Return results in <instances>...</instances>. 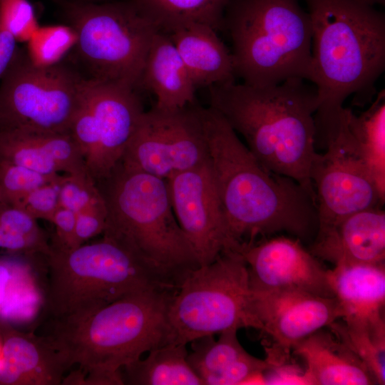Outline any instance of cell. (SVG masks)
Segmentation results:
<instances>
[{
  "label": "cell",
  "instance_id": "6da1fadb",
  "mask_svg": "<svg viewBox=\"0 0 385 385\" xmlns=\"http://www.w3.org/2000/svg\"><path fill=\"white\" fill-rule=\"evenodd\" d=\"M202 116L208 164L229 236L237 250L260 236L278 232L300 240L315 238V198L292 178L265 168L215 110L202 108Z\"/></svg>",
  "mask_w": 385,
  "mask_h": 385
},
{
  "label": "cell",
  "instance_id": "7a4b0ae2",
  "mask_svg": "<svg viewBox=\"0 0 385 385\" xmlns=\"http://www.w3.org/2000/svg\"><path fill=\"white\" fill-rule=\"evenodd\" d=\"M177 289H146L84 316L46 320V337L69 369L62 384H123L120 371L145 351L168 344L167 312Z\"/></svg>",
  "mask_w": 385,
  "mask_h": 385
},
{
  "label": "cell",
  "instance_id": "3957f363",
  "mask_svg": "<svg viewBox=\"0 0 385 385\" xmlns=\"http://www.w3.org/2000/svg\"><path fill=\"white\" fill-rule=\"evenodd\" d=\"M299 78L254 86L227 83L208 88L218 112L267 170L299 183L316 200L309 173L317 153L314 84Z\"/></svg>",
  "mask_w": 385,
  "mask_h": 385
},
{
  "label": "cell",
  "instance_id": "277c9868",
  "mask_svg": "<svg viewBox=\"0 0 385 385\" xmlns=\"http://www.w3.org/2000/svg\"><path fill=\"white\" fill-rule=\"evenodd\" d=\"M312 28V79L317 126L335 118L354 94L364 104L385 69V14L359 0H304Z\"/></svg>",
  "mask_w": 385,
  "mask_h": 385
},
{
  "label": "cell",
  "instance_id": "5b68a950",
  "mask_svg": "<svg viewBox=\"0 0 385 385\" xmlns=\"http://www.w3.org/2000/svg\"><path fill=\"white\" fill-rule=\"evenodd\" d=\"M178 285L132 249L103 235L71 250L51 247L41 319L78 318L137 291Z\"/></svg>",
  "mask_w": 385,
  "mask_h": 385
},
{
  "label": "cell",
  "instance_id": "8992f818",
  "mask_svg": "<svg viewBox=\"0 0 385 385\" xmlns=\"http://www.w3.org/2000/svg\"><path fill=\"white\" fill-rule=\"evenodd\" d=\"M95 183L107 209L103 235L123 243L178 282L200 266L174 215L166 180L119 162Z\"/></svg>",
  "mask_w": 385,
  "mask_h": 385
},
{
  "label": "cell",
  "instance_id": "52a82bcc",
  "mask_svg": "<svg viewBox=\"0 0 385 385\" xmlns=\"http://www.w3.org/2000/svg\"><path fill=\"white\" fill-rule=\"evenodd\" d=\"M236 76L254 86L312 79V22L299 0H232L224 20Z\"/></svg>",
  "mask_w": 385,
  "mask_h": 385
},
{
  "label": "cell",
  "instance_id": "ba28073f",
  "mask_svg": "<svg viewBox=\"0 0 385 385\" xmlns=\"http://www.w3.org/2000/svg\"><path fill=\"white\" fill-rule=\"evenodd\" d=\"M168 343L185 344L228 329L262 330L254 311L247 264L240 252H222L188 272L167 312Z\"/></svg>",
  "mask_w": 385,
  "mask_h": 385
},
{
  "label": "cell",
  "instance_id": "9c48e42d",
  "mask_svg": "<svg viewBox=\"0 0 385 385\" xmlns=\"http://www.w3.org/2000/svg\"><path fill=\"white\" fill-rule=\"evenodd\" d=\"M62 8L76 32L74 48L91 75L88 78L139 87L158 30L133 1H66Z\"/></svg>",
  "mask_w": 385,
  "mask_h": 385
},
{
  "label": "cell",
  "instance_id": "30bf717a",
  "mask_svg": "<svg viewBox=\"0 0 385 385\" xmlns=\"http://www.w3.org/2000/svg\"><path fill=\"white\" fill-rule=\"evenodd\" d=\"M85 79L61 62L36 66L18 50L1 79L0 129L70 133Z\"/></svg>",
  "mask_w": 385,
  "mask_h": 385
},
{
  "label": "cell",
  "instance_id": "8fae6325",
  "mask_svg": "<svg viewBox=\"0 0 385 385\" xmlns=\"http://www.w3.org/2000/svg\"><path fill=\"white\" fill-rule=\"evenodd\" d=\"M339 116L316 137L317 152L309 176L314 189L320 235L356 212L381 207L385 195L379 189L346 120Z\"/></svg>",
  "mask_w": 385,
  "mask_h": 385
},
{
  "label": "cell",
  "instance_id": "7c38bea8",
  "mask_svg": "<svg viewBox=\"0 0 385 385\" xmlns=\"http://www.w3.org/2000/svg\"><path fill=\"white\" fill-rule=\"evenodd\" d=\"M144 111L135 89L86 78L70 133L95 182L120 161Z\"/></svg>",
  "mask_w": 385,
  "mask_h": 385
},
{
  "label": "cell",
  "instance_id": "4fadbf2b",
  "mask_svg": "<svg viewBox=\"0 0 385 385\" xmlns=\"http://www.w3.org/2000/svg\"><path fill=\"white\" fill-rule=\"evenodd\" d=\"M202 107L196 103L144 111L120 163L125 168L167 180L207 161Z\"/></svg>",
  "mask_w": 385,
  "mask_h": 385
},
{
  "label": "cell",
  "instance_id": "5bb4252c",
  "mask_svg": "<svg viewBox=\"0 0 385 385\" xmlns=\"http://www.w3.org/2000/svg\"><path fill=\"white\" fill-rule=\"evenodd\" d=\"M252 291V290H251ZM255 314L271 343L265 347L272 369L284 366L295 344L343 317L335 297L292 290L252 291Z\"/></svg>",
  "mask_w": 385,
  "mask_h": 385
},
{
  "label": "cell",
  "instance_id": "9a60e30c",
  "mask_svg": "<svg viewBox=\"0 0 385 385\" xmlns=\"http://www.w3.org/2000/svg\"><path fill=\"white\" fill-rule=\"evenodd\" d=\"M175 218L200 266L238 252L229 236L208 160L166 180Z\"/></svg>",
  "mask_w": 385,
  "mask_h": 385
},
{
  "label": "cell",
  "instance_id": "2e32d148",
  "mask_svg": "<svg viewBox=\"0 0 385 385\" xmlns=\"http://www.w3.org/2000/svg\"><path fill=\"white\" fill-rule=\"evenodd\" d=\"M253 292L292 289L334 297L325 270L300 240L278 236L255 242L240 252Z\"/></svg>",
  "mask_w": 385,
  "mask_h": 385
},
{
  "label": "cell",
  "instance_id": "e0dca14e",
  "mask_svg": "<svg viewBox=\"0 0 385 385\" xmlns=\"http://www.w3.org/2000/svg\"><path fill=\"white\" fill-rule=\"evenodd\" d=\"M327 273L343 312L337 327L349 337L385 343L384 264L334 266Z\"/></svg>",
  "mask_w": 385,
  "mask_h": 385
},
{
  "label": "cell",
  "instance_id": "ac0fdd59",
  "mask_svg": "<svg viewBox=\"0 0 385 385\" xmlns=\"http://www.w3.org/2000/svg\"><path fill=\"white\" fill-rule=\"evenodd\" d=\"M310 252L334 266L384 264V210L369 208L344 217L316 235Z\"/></svg>",
  "mask_w": 385,
  "mask_h": 385
},
{
  "label": "cell",
  "instance_id": "d6986e66",
  "mask_svg": "<svg viewBox=\"0 0 385 385\" xmlns=\"http://www.w3.org/2000/svg\"><path fill=\"white\" fill-rule=\"evenodd\" d=\"M0 385H61L68 369L49 340L34 331L0 326Z\"/></svg>",
  "mask_w": 385,
  "mask_h": 385
},
{
  "label": "cell",
  "instance_id": "ffe728a7",
  "mask_svg": "<svg viewBox=\"0 0 385 385\" xmlns=\"http://www.w3.org/2000/svg\"><path fill=\"white\" fill-rule=\"evenodd\" d=\"M0 159L46 175H89L70 133L0 129Z\"/></svg>",
  "mask_w": 385,
  "mask_h": 385
},
{
  "label": "cell",
  "instance_id": "44dd1931",
  "mask_svg": "<svg viewBox=\"0 0 385 385\" xmlns=\"http://www.w3.org/2000/svg\"><path fill=\"white\" fill-rule=\"evenodd\" d=\"M46 269V255L0 253V326L41 319L45 281L36 274Z\"/></svg>",
  "mask_w": 385,
  "mask_h": 385
},
{
  "label": "cell",
  "instance_id": "7402d4cb",
  "mask_svg": "<svg viewBox=\"0 0 385 385\" xmlns=\"http://www.w3.org/2000/svg\"><path fill=\"white\" fill-rule=\"evenodd\" d=\"M306 363L307 384H376L372 374L359 356L329 329L311 334L292 351Z\"/></svg>",
  "mask_w": 385,
  "mask_h": 385
},
{
  "label": "cell",
  "instance_id": "603a6c76",
  "mask_svg": "<svg viewBox=\"0 0 385 385\" xmlns=\"http://www.w3.org/2000/svg\"><path fill=\"white\" fill-rule=\"evenodd\" d=\"M167 34L196 88L235 82L231 51L216 30L207 25L192 24Z\"/></svg>",
  "mask_w": 385,
  "mask_h": 385
},
{
  "label": "cell",
  "instance_id": "cb8c5ba5",
  "mask_svg": "<svg viewBox=\"0 0 385 385\" xmlns=\"http://www.w3.org/2000/svg\"><path fill=\"white\" fill-rule=\"evenodd\" d=\"M140 86L153 93L158 108L173 110L196 103L197 88L165 33L158 31L152 40Z\"/></svg>",
  "mask_w": 385,
  "mask_h": 385
},
{
  "label": "cell",
  "instance_id": "d4e9b609",
  "mask_svg": "<svg viewBox=\"0 0 385 385\" xmlns=\"http://www.w3.org/2000/svg\"><path fill=\"white\" fill-rule=\"evenodd\" d=\"M237 329L220 333L215 340L207 335L190 342L187 359L204 385H229L235 371L247 360L250 354L240 344Z\"/></svg>",
  "mask_w": 385,
  "mask_h": 385
},
{
  "label": "cell",
  "instance_id": "484cf974",
  "mask_svg": "<svg viewBox=\"0 0 385 385\" xmlns=\"http://www.w3.org/2000/svg\"><path fill=\"white\" fill-rule=\"evenodd\" d=\"M158 30L170 34L192 25L224 30L226 11L232 0H131Z\"/></svg>",
  "mask_w": 385,
  "mask_h": 385
},
{
  "label": "cell",
  "instance_id": "4316f807",
  "mask_svg": "<svg viewBox=\"0 0 385 385\" xmlns=\"http://www.w3.org/2000/svg\"><path fill=\"white\" fill-rule=\"evenodd\" d=\"M185 344L168 343L149 351L123 369V384L130 385H203L189 364Z\"/></svg>",
  "mask_w": 385,
  "mask_h": 385
},
{
  "label": "cell",
  "instance_id": "83f0119b",
  "mask_svg": "<svg viewBox=\"0 0 385 385\" xmlns=\"http://www.w3.org/2000/svg\"><path fill=\"white\" fill-rule=\"evenodd\" d=\"M348 128L372 177L385 195V92L377 93L371 106L359 115L345 109Z\"/></svg>",
  "mask_w": 385,
  "mask_h": 385
},
{
  "label": "cell",
  "instance_id": "f1b7e54d",
  "mask_svg": "<svg viewBox=\"0 0 385 385\" xmlns=\"http://www.w3.org/2000/svg\"><path fill=\"white\" fill-rule=\"evenodd\" d=\"M76 34L70 25L38 26L26 42V56L38 67H49L61 62L75 47Z\"/></svg>",
  "mask_w": 385,
  "mask_h": 385
},
{
  "label": "cell",
  "instance_id": "f546056e",
  "mask_svg": "<svg viewBox=\"0 0 385 385\" xmlns=\"http://www.w3.org/2000/svg\"><path fill=\"white\" fill-rule=\"evenodd\" d=\"M63 175H46L0 159V202L15 205L31 191L60 180Z\"/></svg>",
  "mask_w": 385,
  "mask_h": 385
},
{
  "label": "cell",
  "instance_id": "4dcf8cb0",
  "mask_svg": "<svg viewBox=\"0 0 385 385\" xmlns=\"http://www.w3.org/2000/svg\"><path fill=\"white\" fill-rule=\"evenodd\" d=\"M0 26L26 43L39 25L28 0H0Z\"/></svg>",
  "mask_w": 385,
  "mask_h": 385
},
{
  "label": "cell",
  "instance_id": "1f68e13d",
  "mask_svg": "<svg viewBox=\"0 0 385 385\" xmlns=\"http://www.w3.org/2000/svg\"><path fill=\"white\" fill-rule=\"evenodd\" d=\"M100 192L89 175H64L59 185V205L76 215Z\"/></svg>",
  "mask_w": 385,
  "mask_h": 385
},
{
  "label": "cell",
  "instance_id": "d6a6232c",
  "mask_svg": "<svg viewBox=\"0 0 385 385\" xmlns=\"http://www.w3.org/2000/svg\"><path fill=\"white\" fill-rule=\"evenodd\" d=\"M64 175L57 181L31 191L14 206L21 209L37 220H44L51 223L60 207L59 185Z\"/></svg>",
  "mask_w": 385,
  "mask_h": 385
},
{
  "label": "cell",
  "instance_id": "836d02e7",
  "mask_svg": "<svg viewBox=\"0 0 385 385\" xmlns=\"http://www.w3.org/2000/svg\"><path fill=\"white\" fill-rule=\"evenodd\" d=\"M107 219V209L100 195L76 214L75 247L87 242L91 238L103 234Z\"/></svg>",
  "mask_w": 385,
  "mask_h": 385
},
{
  "label": "cell",
  "instance_id": "e575fe53",
  "mask_svg": "<svg viewBox=\"0 0 385 385\" xmlns=\"http://www.w3.org/2000/svg\"><path fill=\"white\" fill-rule=\"evenodd\" d=\"M76 215L67 209L59 207L56 212L52 224L56 229L51 247L60 250L75 248V227Z\"/></svg>",
  "mask_w": 385,
  "mask_h": 385
},
{
  "label": "cell",
  "instance_id": "d590c367",
  "mask_svg": "<svg viewBox=\"0 0 385 385\" xmlns=\"http://www.w3.org/2000/svg\"><path fill=\"white\" fill-rule=\"evenodd\" d=\"M18 50L17 41L14 36L0 26V81L11 66Z\"/></svg>",
  "mask_w": 385,
  "mask_h": 385
},
{
  "label": "cell",
  "instance_id": "8d00e7d4",
  "mask_svg": "<svg viewBox=\"0 0 385 385\" xmlns=\"http://www.w3.org/2000/svg\"><path fill=\"white\" fill-rule=\"evenodd\" d=\"M362 2L368 4L371 6L381 5L384 6L385 4V0H359Z\"/></svg>",
  "mask_w": 385,
  "mask_h": 385
},
{
  "label": "cell",
  "instance_id": "74e56055",
  "mask_svg": "<svg viewBox=\"0 0 385 385\" xmlns=\"http://www.w3.org/2000/svg\"><path fill=\"white\" fill-rule=\"evenodd\" d=\"M82 1H87V2H101L102 1L105 0H80Z\"/></svg>",
  "mask_w": 385,
  "mask_h": 385
},
{
  "label": "cell",
  "instance_id": "f35d334b",
  "mask_svg": "<svg viewBox=\"0 0 385 385\" xmlns=\"http://www.w3.org/2000/svg\"><path fill=\"white\" fill-rule=\"evenodd\" d=\"M1 352H2V342H1V336H0V359H1Z\"/></svg>",
  "mask_w": 385,
  "mask_h": 385
}]
</instances>
